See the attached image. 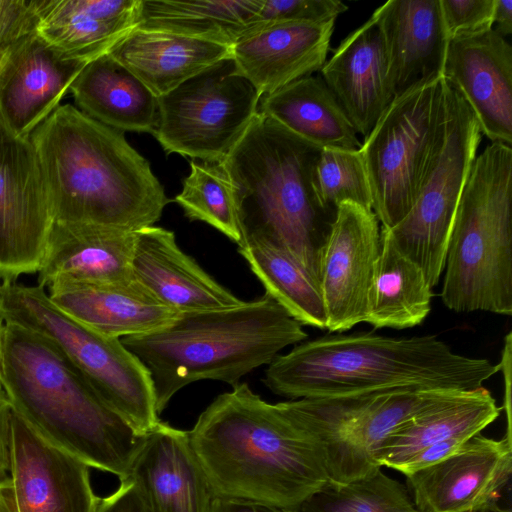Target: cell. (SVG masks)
I'll list each match as a JSON object with an SVG mask.
<instances>
[{
    "label": "cell",
    "mask_w": 512,
    "mask_h": 512,
    "mask_svg": "<svg viewBox=\"0 0 512 512\" xmlns=\"http://www.w3.org/2000/svg\"><path fill=\"white\" fill-rule=\"evenodd\" d=\"M191 221L212 226L240 245L238 224L230 183L219 164L190 161V173L174 200Z\"/></svg>",
    "instance_id": "e575fe53"
},
{
    "label": "cell",
    "mask_w": 512,
    "mask_h": 512,
    "mask_svg": "<svg viewBox=\"0 0 512 512\" xmlns=\"http://www.w3.org/2000/svg\"><path fill=\"white\" fill-rule=\"evenodd\" d=\"M444 83L442 75L396 97L361 144L372 210L382 229L397 225L414 203L438 128Z\"/></svg>",
    "instance_id": "7c38bea8"
},
{
    "label": "cell",
    "mask_w": 512,
    "mask_h": 512,
    "mask_svg": "<svg viewBox=\"0 0 512 512\" xmlns=\"http://www.w3.org/2000/svg\"><path fill=\"white\" fill-rule=\"evenodd\" d=\"M0 317L51 342L138 433H148L161 421L144 364L121 339L100 334L61 311L43 287L0 281Z\"/></svg>",
    "instance_id": "ba28073f"
},
{
    "label": "cell",
    "mask_w": 512,
    "mask_h": 512,
    "mask_svg": "<svg viewBox=\"0 0 512 512\" xmlns=\"http://www.w3.org/2000/svg\"><path fill=\"white\" fill-rule=\"evenodd\" d=\"M365 322L374 328L406 329L421 324L431 310L432 288L421 269L381 228Z\"/></svg>",
    "instance_id": "4dcf8cb0"
},
{
    "label": "cell",
    "mask_w": 512,
    "mask_h": 512,
    "mask_svg": "<svg viewBox=\"0 0 512 512\" xmlns=\"http://www.w3.org/2000/svg\"><path fill=\"white\" fill-rule=\"evenodd\" d=\"M52 223L30 139L14 136L0 121V281L38 272Z\"/></svg>",
    "instance_id": "5bb4252c"
},
{
    "label": "cell",
    "mask_w": 512,
    "mask_h": 512,
    "mask_svg": "<svg viewBox=\"0 0 512 512\" xmlns=\"http://www.w3.org/2000/svg\"><path fill=\"white\" fill-rule=\"evenodd\" d=\"M300 512H421L400 482L381 470L348 483L327 482L299 508Z\"/></svg>",
    "instance_id": "836d02e7"
},
{
    "label": "cell",
    "mask_w": 512,
    "mask_h": 512,
    "mask_svg": "<svg viewBox=\"0 0 512 512\" xmlns=\"http://www.w3.org/2000/svg\"><path fill=\"white\" fill-rule=\"evenodd\" d=\"M132 271L140 284L178 313L226 309L245 302L186 254L173 231L155 225L136 231Z\"/></svg>",
    "instance_id": "cb8c5ba5"
},
{
    "label": "cell",
    "mask_w": 512,
    "mask_h": 512,
    "mask_svg": "<svg viewBox=\"0 0 512 512\" xmlns=\"http://www.w3.org/2000/svg\"><path fill=\"white\" fill-rule=\"evenodd\" d=\"M140 0H44L36 32L64 57L86 64L137 26Z\"/></svg>",
    "instance_id": "4316f807"
},
{
    "label": "cell",
    "mask_w": 512,
    "mask_h": 512,
    "mask_svg": "<svg viewBox=\"0 0 512 512\" xmlns=\"http://www.w3.org/2000/svg\"><path fill=\"white\" fill-rule=\"evenodd\" d=\"M250 270L271 296L301 325L326 329L319 280L286 251L261 242L238 246Z\"/></svg>",
    "instance_id": "d6a6232c"
},
{
    "label": "cell",
    "mask_w": 512,
    "mask_h": 512,
    "mask_svg": "<svg viewBox=\"0 0 512 512\" xmlns=\"http://www.w3.org/2000/svg\"><path fill=\"white\" fill-rule=\"evenodd\" d=\"M465 390L392 387L276 403L320 448L328 482L348 483L381 470L387 436L417 413Z\"/></svg>",
    "instance_id": "9c48e42d"
},
{
    "label": "cell",
    "mask_w": 512,
    "mask_h": 512,
    "mask_svg": "<svg viewBox=\"0 0 512 512\" xmlns=\"http://www.w3.org/2000/svg\"><path fill=\"white\" fill-rule=\"evenodd\" d=\"M499 415L484 386L461 391L396 427L378 451L377 462L406 475L452 454Z\"/></svg>",
    "instance_id": "d6986e66"
},
{
    "label": "cell",
    "mask_w": 512,
    "mask_h": 512,
    "mask_svg": "<svg viewBox=\"0 0 512 512\" xmlns=\"http://www.w3.org/2000/svg\"><path fill=\"white\" fill-rule=\"evenodd\" d=\"M95 512H152L136 485L129 478L107 497L99 498Z\"/></svg>",
    "instance_id": "ab89813d"
},
{
    "label": "cell",
    "mask_w": 512,
    "mask_h": 512,
    "mask_svg": "<svg viewBox=\"0 0 512 512\" xmlns=\"http://www.w3.org/2000/svg\"><path fill=\"white\" fill-rule=\"evenodd\" d=\"M371 17L383 38L394 98L443 75L449 36L440 0H390Z\"/></svg>",
    "instance_id": "603a6c76"
},
{
    "label": "cell",
    "mask_w": 512,
    "mask_h": 512,
    "mask_svg": "<svg viewBox=\"0 0 512 512\" xmlns=\"http://www.w3.org/2000/svg\"><path fill=\"white\" fill-rule=\"evenodd\" d=\"M44 0H0V54L36 31Z\"/></svg>",
    "instance_id": "f35d334b"
},
{
    "label": "cell",
    "mask_w": 512,
    "mask_h": 512,
    "mask_svg": "<svg viewBox=\"0 0 512 512\" xmlns=\"http://www.w3.org/2000/svg\"><path fill=\"white\" fill-rule=\"evenodd\" d=\"M209 512H300L256 501L215 497Z\"/></svg>",
    "instance_id": "60d3db41"
},
{
    "label": "cell",
    "mask_w": 512,
    "mask_h": 512,
    "mask_svg": "<svg viewBox=\"0 0 512 512\" xmlns=\"http://www.w3.org/2000/svg\"><path fill=\"white\" fill-rule=\"evenodd\" d=\"M443 78L465 100L481 133L512 143V47L493 28L449 39Z\"/></svg>",
    "instance_id": "ac0fdd59"
},
{
    "label": "cell",
    "mask_w": 512,
    "mask_h": 512,
    "mask_svg": "<svg viewBox=\"0 0 512 512\" xmlns=\"http://www.w3.org/2000/svg\"><path fill=\"white\" fill-rule=\"evenodd\" d=\"M127 478L152 512H209L215 498L188 431L162 421L145 434Z\"/></svg>",
    "instance_id": "7402d4cb"
},
{
    "label": "cell",
    "mask_w": 512,
    "mask_h": 512,
    "mask_svg": "<svg viewBox=\"0 0 512 512\" xmlns=\"http://www.w3.org/2000/svg\"><path fill=\"white\" fill-rule=\"evenodd\" d=\"M136 231L53 221L37 272L46 291L70 284H120L135 280L132 260Z\"/></svg>",
    "instance_id": "ffe728a7"
},
{
    "label": "cell",
    "mask_w": 512,
    "mask_h": 512,
    "mask_svg": "<svg viewBox=\"0 0 512 512\" xmlns=\"http://www.w3.org/2000/svg\"><path fill=\"white\" fill-rule=\"evenodd\" d=\"M335 20L257 22L231 46L239 71L261 96L320 71L327 61Z\"/></svg>",
    "instance_id": "44dd1931"
},
{
    "label": "cell",
    "mask_w": 512,
    "mask_h": 512,
    "mask_svg": "<svg viewBox=\"0 0 512 512\" xmlns=\"http://www.w3.org/2000/svg\"><path fill=\"white\" fill-rule=\"evenodd\" d=\"M89 468L12 409L9 477L0 483V512H95L99 498Z\"/></svg>",
    "instance_id": "4fadbf2b"
},
{
    "label": "cell",
    "mask_w": 512,
    "mask_h": 512,
    "mask_svg": "<svg viewBox=\"0 0 512 512\" xmlns=\"http://www.w3.org/2000/svg\"><path fill=\"white\" fill-rule=\"evenodd\" d=\"M499 371V364L455 353L434 335L336 333L278 355L262 382L274 394L296 400L392 387L473 390Z\"/></svg>",
    "instance_id": "277c9868"
},
{
    "label": "cell",
    "mask_w": 512,
    "mask_h": 512,
    "mask_svg": "<svg viewBox=\"0 0 512 512\" xmlns=\"http://www.w3.org/2000/svg\"><path fill=\"white\" fill-rule=\"evenodd\" d=\"M320 76L365 138L395 99L383 38L372 17L340 43Z\"/></svg>",
    "instance_id": "d4e9b609"
},
{
    "label": "cell",
    "mask_w": 512,
    "mask_h": 512,
    "mask_svg": "<svg viewBox=\"0 0 512 512\" xmlns=\"http://www.w3.org/2000/svg\"><path fill=\"white\" fill-rule=\"evenodd\" d=\"M512 149L493 142L476 156L453 219L441 290L458 313L512 315Z\"/></svg>",
    "instance_id": "52a82bcc"
},
{
    "label": "cell",
    "mask_w": 512,
    "mask_h": 512,
    "mask_svg": "<svg viewBox=\"0 0 512 512\" xmlns=\"http://www.w3.org/2000/svg\"><path fill=\"white\" fill-rule=\"evenodd\" d=\"M258 112L320 148H361L354 126L320 75L262 96Z\"/></svg>",
    "instance_id": "f546056e"
},
{
    "label": "cell",
    "mask_w": 512,
    "mask_h": 512,
    "mask_svg": "<svg viewBox=\"0 0 512 512\" xmlns=\"http://www.w3.org/2000/svg\"><path fill=\"white\" fill-rule=\"evenodd\" d=\"M188 433L215 497L299 510L328 482L315 440L245 382L218 395Z\"/></svg>",
    "instance_id": "6da1fadb"
},
{
    "label": "cell",
    "mask_w": 512,
    "mask_h": 512,
    "mask_svg": "<svg viewBox=\"0 0 512 512\" xmlns=\"http://www.w3.org/2000/svg\"><path fill=\"white\" fill-rule=\"evenodd\" d=\"M481 139L473 112L445 80L438 128L414 203L397 225L387 229L421 267L432 289L444 271L453 219Z\"/></svg>",
    "instance_id": "30bf717a"
},
{
    "label": "cell",
    "mask_w": 512,
    "mask_h": 512,
    "mask_svg": "<svg viewBox=\"0 0 512 512\" xmlns=\"http://www.w3.org/2000/svg\"><path fill=\"white\" fill-rule=\"evenodd\" d=\"M12 407L0 391V483L9 477V427Z\"/></svg>",
    "instance_id": "b9f144b4"
},
{
    "label": "cell",
    "mask_w": 512,
    "mask_h": 512,
    "mask_svg": "<svg viewBox=\"0 0 512 512\" xmlns=\"http://www.w3.org/2000/svg\"><path fill=\"white\" fill-rule=\"evenodd\" d=\"M53 221L128 231L153 226L171 201L150 164L123 132L70 103L56 108L29 137Z\"/></svg>",
    "instance_id": "7a4b0ae2"
},
{
    "label": "cell",
    "mask_w": 512,
    "mask_h": 512,
    "mask_svg": "<svg viewBox=\"0 0 512 512\" xmlns=\"http://www.w3.org/2000/svg\"><path fill=\"white\" fill-rule=\"evenodd\" d=\"M380 233L373 210L353 203L338 206L318 260L329 332H345L365 322Z\"/></svg>",
    "instance_id": "9a60e30c"
},
{
    "label": "cell",
    "mask_w": 512,
    "mask_h": 512,
    "mask_svg": "<svg viewBox=\"0 0 512 512\" xmlns=\"http://www.w3.org/2000/svg\"><path fill=\"white\" fill-rule=\"evenodd\" d=\"M86 65L64 57L36 31L16 41L0 54V121L14 136L29 138Z\"/></svg>",
    "instance_id": "e0dca14e"
},
{
    "label": "cell",
    "mask_w": 512,
    "mask_h": 512,
    "mask_svg": "<svg viewBox=\"0 0 512 512\" xmlns=\"http://www.w3.org/2000/svg\"><path fill=\"white\" fill-rule=\"evenodd\" d=\"M512 472L510 436L478 433L447 457L406 474L421 512H490Z\"/></svg>",
    "instance_id": "2e32d148"
},
{
    "label": "cell",
    "mask_w": 512,
    "mask_h": 512,
    "mask_svg": "<svg viewBox=\"0 0 512 512\" xmlns=\"http://www.w3.org/2000/svg\"><path fill=\"white\" fill-rule=\"evenodd\" d=\"M2 324H3V320H2V318L0 317V333H1V327H2ZM0 391H3V387H2V380H1V365H0Z\"/></svg>",
    "instance_id": "ee69618b"
},
{
    "label": "cell",
    "mask_w": 512,
    "mask_h": 512,
    "mask_svg": "<svg viewBox=\"0 0 512 512\" xmlns=\"http://www.w3.org/2000/svg\"><path fill=\"white\" fill-rule=\"evenodd\" d=\"M321 149L258 112L219 164L230 183L241 244L280 248L317 279L319 250L336 215L320 205L313 186Z\"/></svg>",
    "instance_id": "5b68a950"
},
{
    "label": "cell",
    "mask_w": 512,
    "mask_h": 512,
    "mask_svg": "<svg viewBox=\"0 0 512 512\" xmlns=\"http://www.w3.org/2000/svg\"><path fill=\"white\" fill-rule=\"evenodd\" d=\"M313 186L320 205L330 213L336 214L343 203L372 210V195L360 149L322 148L314 166Z\"/></svg>",
    "instance_id": "d590c367"
},
{
    "label": "cell",
    "mask_w": 512,
    "mask_h": 512,
    "mask_svg": "<svg viewBox=\"0 0 512 512\" xmlns=\"http://www.w3.org/2000/svg\"><path fill=\"white\" fill-rule=\"evenodd\" d=\"M263 0H140L136 28L231 47L259 20Z\"/></svg>",
    "instance_id": "1f68e13d"
},
{
    "label": "cell",
    "mask_w": 512,
    "mask_h": 512,
    "mask_svg": "<svg viewBox=\"0 0 512 512\" xmlns=\"http://www.w3.org/2000/svg\"><path fill=\"white\" fill-rule=\"evenodd\" d=\"M110 55L159 97L231 56V47L167 31L135 28Z\"/></svg>",
    "instance_id": "83f0119b"
},
{
    "label": "cell",
    "mask_w": 512,
    "mask_h": 512,
    "mask_svg": "<svg viewBox=\"0 0 512 512\" xmlns=\"http://www.w3.org/2000/svg\"><path fill=\"white\" fill-rule=\"evenodd\" d=\"M307 337L303 325L265 293L237 307L179 313L161 329L121 340L148 369L160 415L185 386L200 380L234 386Z\"/></svg>",
    "instance_id": "8992f818"
},
{
    "label": "cell",
    "mask_w": 512,
    "mask_h": 512,
    "mask_svg": "<svg viewBox=\"0 0 512 512\" xmlns=\"http://www.w3.org/2000/svg\"><path fill=\"white\" fill-rule=\"evenodd\" d=\"M490 512H511V511H510L509 509H508V510H505V509H500V508H498V509H496V510H494V511H490Z\"/></svg>",
    "instance_id": "f6af8a7d"
},
{
    "label": "cell",
    "mask_w": 512,
    "mask_h": 512,
    "mask_svg": "<svg viewBox=\"0 0 512 512\" xmlns=\"http://www.w3.org/2000/svg\"><path fill=\"white\" fill-rule=\"evenodd\" d=\"M492 28L504 38L512 34V0H495Z\"/></svg>",
    "instance_id": "7bdbcfd3"
},
{
    "label": "cell",
    "mask_w": 512,
    "mask_h": 512,
    "mask_svg": "<svg viewBox=\"0 0 512 512\" xmlns=\"http://www.w3.org/2000/svg\"><path fill=\"white\" fill-rule=\"evenodd\" d=\"M70 92L79 110L120 132L158 127V97L110 53L88 63Z\"/></svg>",
    "instance_id": "f1b7e54d"
},
{
    "label": "cell",
    "mask_w": 512,
    "mask_h": 512,
    "mask_svg": "<svg viewBox=\"0 0 512 512\" xmlns=\"http://www.w3.org/2000/svg\"><path fill=\"white\" fill-rule=\"evenodd\" d=\"M261 97L228 56L158 97L153 136L167 154L220 164L258 113Z\"/></svg>",
    "instance_id": "8fae6325"
},
{
    "label": "cell",
    "mask_w": 512,
    "mask_h": 512,
    "mask_svg": "<svg viewBox=\"0 0 512 512\" xmlns=\"http://www.w3.org/2000/svg\"><path fill=\"white\" fill-rule=\"evenodd\" d=\"M347 8L338 0H263L258 22L324 23Z\"/></svg>",
    "instance_id": "8d00e7d4"
},
{
    "label": "cell",
    "mask_w": 512,
    "mask_h": 512,
    "mask_svg": "<svg viewBox=\"0 0 512 512\" xmlns=\"http://www.w3.org/2000/svg\"><path fill=\"white\" fill-rule=\"evenodd\" d=\"M449 36L492 28L495 0H440Z\"/></svg>",
    "instance_id": "74e56055"
},
{
    "label": "cell",
    "mask_w": 512,
    "mask_h": 512,
    "mask_svg": "<svg viewBox=\"0 0 512 512\" xmlns=\"http://www.w3.org/2000/svg\"><path fill=\"white\" fill-rule=\"evenodd\" d=\"M0 365L12 409L39 434L89 467L120 481L129 476L145 434L123 419L51 342L3 320Z\"/></svg>",
    "instance_id": "3957f363"
},
{
    "label": "cell",
    "mask_w": 512,
    "mask_h": 512,
    "mask_svg": "<svg viewBox=\"0 0 512 512\" xmlns=\"http://www.w3.org/2000/svg\"><path fill=\"white\" fill-rule=\"evenodd\" d=\"M47 293L53 304L79 323L119 339L161 329L179 314L136 279L120 284H70Z\"/></svg>",
    "instance_id": "484cf974"
}]
</instances>
